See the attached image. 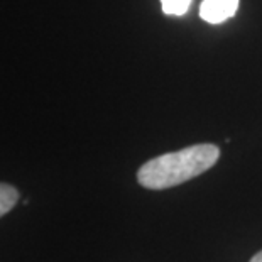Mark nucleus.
I'll return each mask as SVG.
<instances>
[{
	"instance_id": "5",
	"label": "nucleus",
	"mask_w": 262,
	"mask_h": 262,
	"mask_svg": "<svg viewBox=\"0 0 262 262\" xmlns=\"http://www.w3.org/2000/svg\"><path fill=\"white\" fill-rule=\"evenodd\" d=\"M250 262H262V250H260V252H257V254H255L254 257L250 259Z\"/></svg>"
},
{
	"instance_id": "3",
	"label": "nucleus",
	"mask_w": 262,
	"mask_h": 262,
	"mask_svg": "<svg viewBox=\"0 0 262 262\" xmlns=\"http://www.w3.org/2000/svg\"><path fill=\"white\" fill-rule=\"evenodd\" d=\"M17 200H19L17 189L10 185L0 183V216L9 213V211L15 206V203H17Z\"/></svg>"
},
{
	"instance_id": "2",
	"label": "nucleus",
	"mask_w": 262,
	"mask_h": 262,
	"mask_svg": "<svg viewBox=\"0 0 262 262\" xmlns=\"http://www.w3.org/2000/svg\"><path fill=\"white\" fill-rule=\"evenodd\" d=\"M238 9V0H203L200 17L208 24H222L233 17Z\"/></svg>"
},
{
	"instance_id": "1",
	"label": "nucleus",
	"mask_w": 262,
	"mask_h": 262,
	"mask_svg": "<svg viewBox=\"0 0 262 262\" xmlns=\"http://www.w3.org/2000/svg\"><path fill=\"white\" fill-rule=\"evenodd\" d=\"M219 158L220 149L215 144H194L147 161L137 171V181L146 189H168L203 174Z\"/></svg>"
},
{
	"instance_id": "4",
	"label": "nucleus",
	"mask_w": 262,
	"mask_h": 262,
	"mask_svg": "<svg viewBox=\"0 0 262 262\" xmlns=\"http://www.w3.org/2000/svg\"><path fill=\"white\" fill-rule=\"evenodd\" d=\"M161 5L166 15H185L191 5V0H161Z\"/></svg>"
}]
</instances>
